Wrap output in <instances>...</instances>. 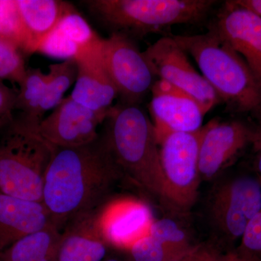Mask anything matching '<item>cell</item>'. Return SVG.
<instances>
[{"instance_id":"obj_5","label":"cell","mask_w":261,"mask_h":261,"mask_svg":"<svg viewBox=\"0 0 261 261\" xmlns=\"http://www.w3.org/2000/svg\"><path fill=\"white\" fill-rule=\"evenodd\" d=\"M87 9L99 22L121 34H145L176 24L202 20L214 0H87Z\"/></svg>"},{"instance_id":"obj_12","label":"cell","mask_w":261,"mask_h":261,"mask_svg":"<svg viewBox=\"0 0 261 261\" xmlns=\"http://www.w3.org/2000/svg\"><path fill=\"white\" fill-rule=\"evenodd\" d=\"M154 220L149 206L132 197L112 198L97 213L103 238L110 247L123 250L147 235Z\"/></svg>"},{"instance_id":"obj_14","label":"cell","mask_w":261,"mask_h":261,"mask_svg":"<svg viewBox=\"0 0 261 261\" xmlns=\"http://www.w3.org/2000/svg\"><path fill=\"white\" fill-rule=\"evenodd\" d=\"M150 112L157 137L167 132H195L206 114L190 94L163 80L152 85Z\"/></svg>"},{"instance_id":"obj_13","label":"cell","mask_w":261,"mask_h":261,"mask_svg":"<svg viewBox=\"0 0 261 261\" xmlns=\"http://www.w3.org/2000/svg\"><path fill=\"white\" fill-rule=\"evenodd\" d=\"M102 40L97 38L73 58L77 76L70 97L93 111L108 112L118 92L103 61Z\"/></svg>"},{"instance_id":"obj_16","label":"cell","mask_w":261,"mask_h":261,"mask_svg":"<svg viewBox=\"0 0 261 261\" xmlns=\"http://www.w3.org/2000/svg\"><path fill=\"white\" fill-rule=\"evenodd\" d=\"M51 223V215L43 202L0 192V253L20 239Z\"/></svg>"},{"instance_id":"obj_26","label":"cell","mask_w":261,"mask_h":261,"mask_svg":"<svg viewBox=\"0 0 261 261\" xmlns=\"http://www.w3.org/2000/svg\"><path fill=\"white\" fill-rule=\"evenodd\" d=\"M27 70L20 49L0 39V81L8 80L20 85Z\"/></svg>"},{"instance_id":"obj_18","label":"cell","mask_w":261,"mask_h":261,"mask_svg":"<svg viewBox=\"0 0 261 261\" xmlns=\"http://www.w3.org/2000/svg\"><path fill=\"white\" fill-rule=\"evenodd\" d=\"M17 4L27 37V54L38 53L62 19L75 10L61 0H17Z\"/></svg>"},{"instance_id":"obj_19","label":"cell","mask_w":261,"mask_h":261,"mask_svg":"<svg viewBox=\"0 0 261 261\" xmlns=\"http://www.w3.org/2000/svg\"><path fill=\"white\" fill-rule=\"evenodd\" d=\"M99 37L88 22L75 10L62 19L42 43L38 53L64 61L73 59L80 49Z\"/></svg>"},{"instance_id":"obj_20","label":"cell","mask_w":261,"mask_h":261,"mask_svg":"<svg viewBox=\"0 0 261 261\" xmlns=\"http://www.w3.org/2000/svg\"><path fill=\"white\" fill-rule=\"evenodd\" d=\"M62 231L51 223L0 253V261H57Z\"/></svg>"},{"instance_id":"obj_3","label":"cell","mask_w":261,"mask_h":261,"mask_svg":"<svg viewBox=\"0 0 261 261\" xmlns=\"http://www.w3.org/2000/svg\"><path fill=\"white\" fill-rule=\"evenodd\" d=\"M39 125L13 112L0 118V192L42 202L44 179L56 147Z\"/></svg>"},{"instance_id":"obj_31","label":"cell","mask_w":261,"mask_h":261,"mask_svg":"<svg viewBox=\"0 0 261 261\" xmlns=\"http://www.w3.org/2000/svg\"><path fill=\"white\" fill-rule=\"evenodd\" d=\"M237 5L261 18V0H233Z\"/></svg>"},{"instance_id":"obj_15","label":"cell","mask_w":261,"mask_h":261,"mask_svg":"<svg viewBox=\"0 0 261 261\" xmlns=\"http://www.w3.org/2000/svg\"><path fill=\"white\" fill-rule=\"evenodd\" d=\"M212 27L245 60L261 87V18L226 1Z\"/></svg>"},{"instance_id":"obj_7","label":"cell","mask_w":261,"mask_h":261,"mask_svg":"<svg viewBox=\"0 0 261 261\" xmlns=\"http://www.w3.org/2000/svg\"><path fill=\"white\" fill-rule=\"evenodd\" d=\"M202 132L203 126L195 132H167L157 137L164 182L163 203L180 213H187L197 201Z\"/></svg>"},{"instance_id":"obj_32","label":"cell","mask_w":261,"mask_h":261,"mask_svg":"<svg viewBox=\"0 0 261 261\" xmlns=\"http://www.w3.org/2000/svg\"><path fill=\"white\" fill-rule=\"evenodd\" d=\"M185 261H202L199 252V245H197L192 252L186 255Z\"/></svg>"},{"instance_id":"obj_8","label":"cell","mask_w":261,"mask_h":261,"mask_svg":"<svg viewBox=\"0 0 261 261\" xmlns=\"http://www.w3.org/2000/svg\"><path fill=\"white\" fill-rule=\"evenodd\" d=\"M102 54L122 103L138 106L154 84V75L143 51L128 36L113 32L102 38Z\"/></svg>"},{"instance_id":"obj_28","label":"cell","mask_w":261,"mask_h":261,"mask_svg":"<svg viewBox=\"0 0 261 261\" xmlns=\"http://www.w3.org/2000/svg\"><path fill=\"white\" fill-rule=\"evenodd\" d=\"M199 252L202 261H250L241 256L235 250L224 253L215 247L199 245Z\"/></svg>"},{"instance_id":"obj_21","label":"cell","mask_w":261,"mask_h":261,"mask_svg":"<svg viewBox=\"0 0 261 261\" xmlns=\"http://www.w3.org/2000/svg\"><path fill=\"white\" fill-rule=\"evenodd\" d=\"M47 74V86L38 111L39 123L47 111L54 110L62 102L65 92L75 82L77 66L75 60H65L49 65Z\"/></svg>"},{"instance_id":"obj_10","label":"cell","mask_w":261,"mask_h":261,"mask_svg":"<svg viewBox=\"0 0 261 261\" xmlns=\"http://www.w3.org/2000/svg\"><path fill=\"white\" fill-rule=\"evenodd\" d=\"M108 112L93 111L69 96L43 118L38 130L44 140L55 147L87 145L99 137L98 127L106 121Z\"/></svg>"},{"instance_id":"obj_9","label":"cell","mask_w":261,"mask_h":261,"mask_svg":"<svg viewBox=\"0 0 261 261\" xmlns=\"http://www.w3.org/2000/svg\"><path fill=\"white\" fill-rule=\"evenodd\" d=\"M154 76L190 94L205 113L221 102L210 84L192 66L173 37H163L143 51Z\"/></svg>"},{"instance_id":"obj_4","label":"cell","mask_w":261,"mask_h":261,"mask_svg":"<svg viewBox=\"0 0 261 261\" xmlns=\"http://www.w3.org/2000/svg\"><path fill=\"white\" fill-rule=\"evenodd\" d=\"M173 37L194 58L221 100L240 113H261L260 84L245 60L214 27L205 34Z\"/></svg>"},{"instance_id":"obj_27","label":"cell","mask_w":261,"mask_h":261,"mask_svg":"<svg viewBox=\"0 0 261 261\" xmlns=\"http://www.w3.org/2000/svg\"><path fill=\"white\" fill-rule=\"evenodd\" d=\"M235 250L247 260L261 261V211L247 224Z\"/></svg>"},{"instance_id":"obj_2","label":"cell","mask_w":261,"mask_h":261,"mask_svg":"<svg viewBox=\"0 0 261 261\" xmlns=\"http://www.w3.org/2000/svg\"><path fill=\"white\" fill-rule=\"evenodd\" d=\"M104 136L125 177L162 201L164 182L159 145L153 123L136 105H118L110 109Z\"/></svg>"},{"instance_id":"obj_33","label":"cell","mask_w":261,"mask_h":261,"mask_svg":"<svg viewBox=\"0 0 261 261\" xmlns=\"http://www.w3.org/2000/svg\"><path fill=\"white\" fill-rule=\"evenodd\" d=\"M103 261H123L121 258L116 256H111L106 257Z\"/></svg>"},{"instance_id":"obj_35","label":"cell","mask_w":261,"mask_h":261,"mask_svg":"<svg viewBox=\"0 0 261 261\" xmlns=\"http://www.w3.org/2000/svg\"><path fill=\"white\" fill-rule=\"evenodd\" d=\"M252 261H258V260H252Z\"/></svg>"},{"instance_id":"obj_30","label":"cell","mask_w":261,"mask_h":261,"mask_svg":"<svg viewBox=\"0 0 261 261\" xmlns=\"http://www.w3.org/2000/svg\"><path fill=\"white\" fill-rule=\"evenodd\" d=\"M257 120V124L251 127V140L250 145L252 146L255 154L257 174L261 179V113L254 116Z\"/></svg>"},{"instance_id":"obj_1","label":"cell","mask_w":261,"mask_h":261,"mask_svg":"<svg viewBox=\"0 0 261 261\" xmlns=\"http://www.w3.org/2000/svg\"><path fill=\"white\" fill-rule=\"evenodd\" d=\"M126 179L103 135L79 147H56L43 189L42 202L63 231L73 220L97 213Z\"/></svg>"},{"instance_id":"obj_25","label":"cell","mask_w":261,"mask_h":261,"mask_svg":"<svg viewBox=\"0 0 261 261\" xmlns=\"http://www.w3.org/2000/svg\"><path fill=\"white\" fill-rule=\"evenodd\" d=\"M126 251L130 261H171L183 257L171 251L149 233L137 240Z\"/></svg>"},{"instance_id":"obj_22","label":"cell","mask_w":261,"mask_h":261,"mask_svg":"<svg viewBox=\"0 0 261 261\" xmlns=\"http://www.w3.org/2000/svg\"><path fill=\"white\" fill-rule=\"evenodd\" d=\"M48 82V74L41 68H29L25 79L20 84V90L17 94L14 110L20 111L28 121L39 125L38 111L46 86Z\"/></svg>"},{"instance_id":"obj_23","label":"cell","mask_w":261,"mask_h":261,"mask_svg":"<svg viewBox=\"0 0 261 261\" xmlns=\"http://www.w3.org/2000/svg\"><path fill=\"white\" fill-rule=\"evenodd\" d=\"M149 233L179 256L187 255L197 246L192 245L186 230L168 218L154 220Z\"/></svg>"},{"instance_id":"obj_11","label":"cell","mask_w":261,"mask_h":261,"mask_svg":"<svg viewBox=\"0 0 261 261\" xmlns=\"http://www.w3.org/2000/svg\"><path fill=\"white\" fill-rule=\"evenodd\" d=\"M251 127L243 121L221 122L214 119L203 126L199 150L201 180L219 177L247 145H250Z\"/></svg>"},{"instance_id":"obj_17","label":"cell","mask_w":261,"mask_h":261,"mask_svg":"<svg viewBox=\"0 0 261 261\" xmlns=\"http://www.w3.org/2000/svg\"><path fill=\"white\" fill-rule=\"evenodd\" d=\"M109 245L97 223V213L73 220L62 231L57 261H103Z\"/></svg>"},{"instance_id":"obj_6","label":"cell","mask_w":261,"mask_h":261,"mask_svg":"<svg viewBox=\"0 0 261 261\" xmlns=\"http://www.w3.org/2000/svg\"><path fill=\"white\" fill-rule=\"evenodd\" d=\"M261 211V179L258 175L240 174L219 178L206 200L207 224L216 241L233 245L247 224Z\"/></svg>"},{"instance_id":"obj_34","label":"cell","mask_w":261,"mask_h":261,"mask_svg":"<svg viewBox=\"0 0 261 261\" xmlns=\"http://www.w3.org/2000/svg\"><path fill=\"white\" fill-rule=\"evenodd\" d=\"M188 254H187V255H188ZM186 255H185V256H183V257H178V258L174 259V260H171V261H185V257H186Z\"/></svg>"},{"instance_id":"obj_29","label":"cell","mask_w":261,"mask_h":261,"mask_svg":"<svg viewBox=\"0 0 261 261\" xmlns=\"http://www.w3.org/2000/svg\"><path fill=\"white\" fill-rule=\"evenodd\" d=\"M18 92L10 89L0 81V118L14 111Z\"/></svg>"},{"instance_id":"obj_24","label":"cell","mask_w":261,"mask_h":261,"mask_svg":"<svg viewBox=\"0 0 261 261\" xmlns=\"http://www.w3.org/2000/svg\"><path fill=\"white\" fill-rule=\"evenodd\" d=\"M0 39L25 53L27 37L17 0H0Z\"/></svg>"}]
</instances>
